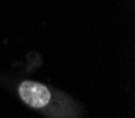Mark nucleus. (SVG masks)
I'll use <instances>...</instances> for the list:
<instances>
[{
    "label": "nucleus",
    "mask_w": 135,
    "mask_h": 118,
    "mask_svg": "<svg viewBox=\"0 0 135 118\" xmlns=\"http://www.w3.org/2000/svg\"><path fill=\"white\" fill-rule=\"evenodd\" d=\"M20 98L26 102L27 105L33 108H43L50 102V91L49 88L41 86L34 81H24L21 83L19 88Z\"/></svg>",
    "instance_id": "f257e3e1"
}]
</instances>
